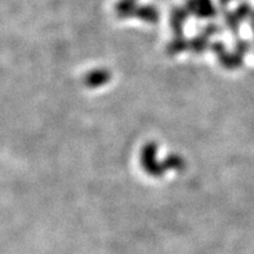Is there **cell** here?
<instances>
[{"label": "cell", "instance_id": "obj_1", "mask_svg": "<svg viewBox=\"0 0 254 254\" xmlns=\"http://www.w3.org/2000/svg\"><path fill=\"white\" fill-rule=\"evenodd\" d=\"M155 146L148 145L147 147L144 148L141 155V164L144 170L148 174L153 177H160L165 172L171 170H182L184 167V161L178 157H170L165 161H157L154 157Z\"/></svg>", "mask_w": 254, "mask_h": 254}]
</instances>
